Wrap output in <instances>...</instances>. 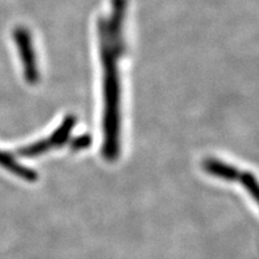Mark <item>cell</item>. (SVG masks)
Segmentation results:
<instances>
[{
    "label": "cell",
    "mask_w": 259,
    "mask_h": 259,
    "mask_svg": "<svg viewBox=\"0 0 259 259\" xmlns=\"http://www.w3.org/2000/svg\"><path fill=\"white\" fill-rule=\"evenodd\" d=\"M14 40L21 56L25 80L29 84H36L40 79V72H38L30 31L25 27H17L14 30Z\"/></svg>",
    "instance_id": "277c9868"
},
{
    "label": "cell",
    "mask_w": 259,
    "mask_h": 259,
    "mask_svg": "<svg viewBox=\"0 0 259 259\" xmlns=\"http://www.w3.org/2000/svg\"><path fill=\"white\" fill-rule=\"evenodd\" d=\"M0 166L4 167L6 170L11 171L12 174H15L18 178H22V179L27 181H36L38 178L36 171L19 164L11 154L5 153V151L2 150H0Z\"/></svg>",
    "instance_id": "5b68a950"
},
{
    "label": "cell",
    "mask_w": 259,
    "mask_h": 259,
    "mask_svg": "<svg viewBox=\"0 0 259 259\" xmlns=\"http://www.w3.org/2000/svg\"><path fill=\"white\" fill-rule=\"evenodd\" d=\"M77 118L74 115H67L61 122L59 127L52 134L50 137H46L41 141L35 142L30 145L18 149L17 154L21 157H36L40 155H44L47 151L53 150V149L63 147V145L69 141L71 132L76 125Z\"/></svg>",
    "instance_id": "7a4b0ae2"
},
{
    "label": "cell",
    "mask_w": 259,
    "mask_h": 259,
    "mask_svg": "<svg viewBox=\"0 0 259 259\" xmlns=\"http://www.w3.org/2000/svg\"><path fill=\"white\" fill-rule=\"evenodd\" d=\"M126 5V0H112L111 14L99 22L103 88V143L101 153L107 161L116 160L120 153L121 85L119 60L125 52L122 25Z\"/></svg>",
    "instance_id": "6da1fadb"
},
{
    "label": "cell",
    "mask_w": 259,
    "mask_h": 259,
    "mask_svg": "<svg viewBox=\"0 0 259 259\" xmlns=\"http://www.w3.org/2000/svg\"><path fill=\"white\" fill-rule=\"evenodd\" d=\"M203 167L210 176L228 181H239L245 187L248 194L253 198L254 202L258 200L257 179H255V177L251 171H241L234 166L227 164L225 162L216 160V158H208V160H205Z\"/></svg>",
    "instance_id": "3957f363"
},
{
    "label": "cell",
    "mask_w": 259,
    "mask_h": 259,
    "mask_svg": "<svg viewBox=\"0 0 259 259\" xmlns=\"http://www.w3.org/2000/svg\"><path fill=\"white\" fill-rule=\"evenodd\" d=\"M90 143H92V138H90L89 135H83L80 137H77L73 139L72 144H71V148L73 150H82V149L88 148Z\"/></svg>",
    "instance_id": "8992f818"
}]
</instances>
